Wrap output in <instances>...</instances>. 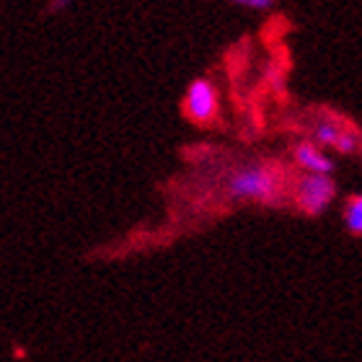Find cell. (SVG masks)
<instances>
[{"label":"cell","mask_w":362,"mask_h":362,"mask_svg":"<svg viewBox=\"0 0 362 362\" xmlns=\"http://www.w3.org/2000/svg\"><path fill=\"white\" fill-rule=\"evenodd\" d=\"M230 194L238 199H257V202H272L279 194V174L267 166L246 168L235 174L230 181Z\"/></svg>","instance_id":"cell-1"},{"label":"cell","mask_w":362,"mask_h":362,"mask_svg":"<svg viewBox=\"0 0 362 362\" xmlns=\"http://www.w3.org/2000/svg\"><path fill=\"white\" fill-rule=\"evenodd\" d=\"M184 112L197 124H207L218 117V88L207 78H197L184 93Z\"/></svg>","instance_id":"cell-2"},{"label":"cell","mask_w":362,"mask_h":362,"mask_svg":"<svg viewBox=\"0 0 362 362\" xmlns=\"http://www.w3.org/2000/svg\"><path fill=\"white\" fill-rule=\"evenodd\" d=\"M334 194H337V187H334L332 176H316L308 174L305 179L298 184V207L308 215H321V212L334 202Z\"/></svg>","instance_id":"cell-3"},{"label":"cell","mask_w":362,"mask_h":362,"mask_svg":"<svg viewBox=\"0 0 362 362\" xmlns=\"http://www.w3.org/2000/svg\"><path fill=\"white\" fill-rule=\"evenodd\" d=\"M295 163H298L303 171L316 174V176H329L334 171L332 158L313 143H300L295 148Z\"/></svg>","instance_id":"cell-4"},{"label":"cell","mask_w":362,"mask_h":362,"mask_svg":"<svg viewBox=\"0 0 362 362\" xmlns=\"http://www.w3.org/2000/svg\"><path fill=\"white\" fill-rule=\"evenodd\" d=\"M344 220H347V228L352 235L362 233V197H352L347 202V210H344Z\"/></svg>","instance_id":"cell-5"},{"label":"cell","mask_w":362,"mask_h":362,"mask_svg":"<svg viewBox=\"0 0 362 362\" xmlns=\"http://www.w3.org/2000/svg\"><path fill=\"white\" fill-rule=\"evenodd\" d=\"M339 132H341V127L337 124V122H321L316 127V143L313 145H332L334 148V143H337V137H339Z\"/></svg>","instance_id":"cell-6"},{"label":"cell","mask_w":362,"mask_h":362,"mask_svg":"<svg viewBox=\"0 0 362 362\" xmlns=\"http://www.w3.org/2000/svg\"><path fill=\"white\" fill-rule=\"evenodd\" d=\"M357 145H360V137L355 135V132H344L341 129L339 137H337V143H334V148L339 153H344V156H349V153L357 151Z\"/></svg>","instance_id":"cell-7"},{"label":"cell","mask_w":362,"mask_h":362,"mask_svg":"<svg viewBox=\"0 0 362 362\" xmlns=\"http://www.w3.org/2000/svg\"><path fill=\"white\" fill-rule=\"evenodd\" d=\"M233 3L251 8V11H267V8H269L272 3H274V0H233Z\"/></svg>","instance_id":"cell-8"}]
</instances>
